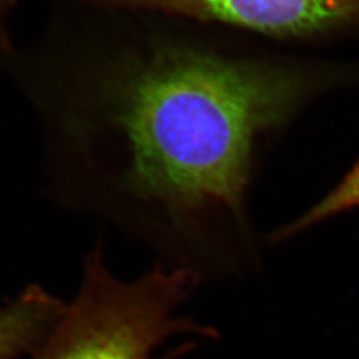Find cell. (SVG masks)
<instances>
[{"instance_id": "obj_1", "label": "cell", "mask_w": 359, "mask_h": 359, "mask_svg": "<svg viewBox=\"0 0 359 359\" xmlns=\"http://www.w3.org/2000/svg\"><path fill=\"white\" fill-rule=\"evenodd\" d=\"M52 1L39 39L0 62L38 118L50 200L203 285L258 277L262 168L310 108L358 90L359 57L173 13Z\"/></svg>"}, {"instance_id": "obj_2", "label": "cell", "mask_w": 359, "mask_h": 359, "mask_svg": "<svg viewBox=\"0 0 359 359\" xmlns=\"http://www.w3.org/2000/svg\"><path fill=\"white\" fill-rule=\"evenodd\" d=\"M104 245L99 238L84 257L76 293L32 359H168L175 338L217 337L184 311L204 286L193 274L154 261L121 278Z\"/></svg>"}, {"instance_id": "obj_3", "label": "cell", "mask_w": 359, "mask_h": 359, "mask_svg": "<svg viewBox=\"0 0 359 359\" xmlns=\"http://www.w3.org/2000/svg\"><path fill=\"white\" fill-rule=\"evenodd\" d=\"M173 13L295 51L359 41V0H79Z\"/></svg>"}, {"instance_id": "obj_4", "label": "cell", "mask_w": 359, "mask_h": 359, "mask_svg": "<svg viewBox=\"0 0 359 359\" xmlns=\"http://www.w3.org/2000/svg\"><path fill=\"white\" fill-rule=\"evenodd\" d=\"M65 302L31 283L0 304V359L34 357L65 311Z\"/></svg>"}, {"instance_id": "obj_5", "label": "cell", "mask_w": 359, "mask_h": 359, "mask_svg": "<svg viewBox=\"0 0 359 359\" xmlns=\"http://www.w3.org/2000/svg\"><path fill=\"white\" fill-rule=\"evenodd\" d=\"M359 209V158L332 189L294 218L264 231L268 250L281 248L322 224Z\"/></svg>"}, {"instance_id": "obj_6", "label": "cell", "mask_w": 359, "mask_h": 359, "mask_svg": "<svg viewBox=\"0 0 359 359\" xmlns=\"http://www.w3.org/2000/svg\"><path fill=\"white\" fill-rule=\"evenodd\" d=\"M16 4L18 0H0V62L15 48L10 35V19Z\"/></svg>"}]
</instances>
